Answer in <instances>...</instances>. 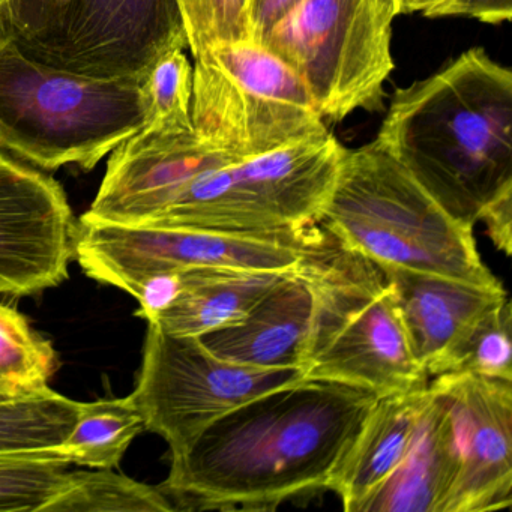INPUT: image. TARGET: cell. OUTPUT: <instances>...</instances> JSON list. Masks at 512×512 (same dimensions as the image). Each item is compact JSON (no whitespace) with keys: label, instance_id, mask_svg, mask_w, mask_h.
Returning <instances> with one entry per match:
<instances>
[{"label":"cell","instance_id":"1","mask_svg":"<svg viewBox=\"0 0 512 512\" xmlns=\"http://www.w3.org/2000/svg\"><path fill=\"white\" fill-rule=\"evenodd\" d=\"M377 395L305 379L259 395L172 457L158 485L176 511H271L328 490Z\"/></svg>","mask_w":512,"mask_h":512},{"label":"cell","instance_id":"2","mask_svg":"<svg viewBox=\"0 0 512 512\" xmlns=\"http://www.w3.org/2000/svg\"><path fill=\"white\" fill-rule=\"evenodd\" d=\"M376 145L458 223L512 194V73L484 49L395 89Z\"/></svg>","mask_w":512,"mask_h":512},{"label":"cell","instance_id":"3","mask_svg":"<svg viewBox=\"0 0 512 512\" xmlns=\"http://www.w3.org/2000/svg\"><path fill=\"white\" fill-rule=\"evenodd\" d=\"M313 295L302 370L374 395L428 385L413 355L394 290L379 263L320 226L299 265Z\"/></svg>","mask_w":512,"mask_h":512},{"label":"cell","instance_id":"4","mask_svg":"<svg viewBox=\"0 0 512 512\" xmlns=\"http://www.w3.org/2000/svg\"><path fill=\"white\" fill-rule=\"evenodd\" d=\"M319 224L379 265L503 287L482 262L473 227L446 214L376 142L344 148Z\"/></svg>","mask_w":512,"mask_h":512},{"label":"cell","instance_id":"5","mask_svg":"<svg viewBox=\"0 0 512 512\" xmlns=\"http://www.w3.org/2000/svg\"><path fill=\"white\" fill-rule=\"evenodd\" d=\"M142 80L61 70L0 35V149L43 172H91L145 124Z\"/></svg>","mask_w":512,"mask_h":512},{"label":"cell","instance_id":"6","mask_svg":"<svg viewBox=\"0 0 512 512\" xmlns=\"http://www.w3.org/2000/svg\"><path fill=\"white\" fill-rule=\"evenodd\" d=\"M332 134L205 170L148 224L253 233L317 226L343 157Z\"/></svg>","mask_w":512,"mask_h":512},{"label":"cell","instance_id":"7","mask_svg":"<svg viewBox=\"0 0 512 512\" xmlns=\"http://www.w3.org/2000/svg\"><path fill=\"white\" fill-rule=\"evenodd\" d=\"M191 122L236 160L328 133L304 80L259 41H218L194 59Z\"/></svg>","mask_w":512,"mask_h":512},{"label":"cell","instance_id":"8","mask_svg":"<svg viewBox=\"0 0 512 512\" xmlns=\"http://www.w3.org/2000/svg\"><path fill=\"white\" fill-rule=\"evenodd\" d=\"M0 35L91 76H143L161 53L188 49L176 0H0Z\"/></svg>","mask_w":512,"mask_h":512},{"label":"cell","instance_id":"9","mask_svg":"<svg viewBox=\"0 0 512 512\" xmlns=\"http://www.w3.org/2000/svg\"><path fill=\"white\" fill-rule=\"evenodd\" d=\"M394 0H301L262 41L299 74L323 121L382 109Z\"/></svg>","mask_w":512,"mask_h":512},{"label":"cell","instance_id":"10","mask_svg":"<svg viewBox=\"0 0 512 512\" xmlns=\"http://www.w3.org/2000/svg\"><path fill=\"white\" fill-rule=\"evenodd\" d=\"M319 232V224L302 233H253L79 220L76 260L92 280L137 298L151 278L187 269L293 271Z\"/></svg>","mask_w":512,"mask_h":512},{"label":"cell","instance_id":"11","mask_svg":"<svg viewBox=\"0 0 512 512\" xmlns=\"http://www.w3.org/2000/svg\"><path fill=\"white\" fill-rule=\"evenodd\" d=\"M305 379L301 368H257L226 361L200 337L176 335L148 323L134 403L145 430L184 455L200 434L241 404Z\"/></svg>","mask_w":512,"mask_h":512},{"label":"cell","instance_id":"12","mask_svg":"<svg viewBox=\"0 0 512 512\" xmlns=\"http://www.w3.org/2000/svg\"><path fill=\"white\" fill-rule=\"evenodd\" d=\"M428 382L445 413L452 479L442 512L512 503V380L445 373Z\"/></svg>","mask_w":512,"mask_h":512},{"label":"cell","instance_id":"13","mask_svg":"<svg viewBox=\"0 0 512 512\" xmlns=\"http://www.w3.org/2000/svg\"><path fill=\"white\" fill-rule=\"evenodd\" d=\"M77 227L64 187L0 149V296L23 298L64 283Z\"/></svg>","mask_w":512,"mask_h":512},{"label":"cell","instance_id":"14","mask_svg":"<svg viewBox=\"0 0 512 512\" xmlns=\"http://www.w3.org/2000/svg\"><path fill=\"white\" fill-rule=\"evenodd\" d=\"M382 268L394 290L413 355L428 376H439L446 355L461 335L481 314L508 298L503 287L478 286L391 266Z\"/></svg>","mask_w":512,"mask_h":512},{"label":"cell","instance_id":"15","mask_svg":"<svg viewBox=\"0 0 512 512\" xmlns=\"http://www.w3.org/2000/svg\"><path fill=\"white\" fill-rule=\"evenodd\" d=\"M313 295L299 266L232 325L202 335L215 355L257 368H301ZM304 371V370H302Z\"/></svg>","mask_w":512,"mask_h":512},{"label":"cell","instance_id":"16","mask_svg":"<svg viewBox=\"0 0 512 512\" xmlns=\"http://www.w3.org/2000/svg\"><path fill=\"white\" fill-rule=\"evenodd\" d=\"M427 386L380 395L368 410L328 485L344 511L359 512L403 460Z\"/></svg>","mask_w":512,"mask_h":512},{"label":"cell","instance_id":"17","mask_svg":"<svg viewBox=\"0 0 512 512\" xmlns=\"http://www.w3.org/2000/svg\"><path fill=\"white\" fill-rule=\"evenodd\" d=\"M290 271L194 268L179 272L175 299L148 323L170 334L202 337L247 316Z\"/></svg>","mask_w":512,"mask_h":512},{"label":"cell","instance_id":"18","mask_svg":"<svg viewBox=\"0 0 512 512\" xmlns=\"http://www.w3.org/2000/svg\"><path fill=\"white\" fill-rule=\"evenodd\" d=\"M451 479L445 413L427 386L403 460L359 512H442Z\"/></svg>","mask_w":512,"mask_h":512},{"label":"cell","instance_id":"19","mask_svg":"<svg viewBox=\"0 0 512 512\" xmlns=\"http://www.w3.org/2000/svg\"><path fill=\"white\" fill-rule=\"evenodd\" d=\"M142 431L145 424L131 395L101 398L82 403L76 427L58 449L76 466L116 469Z\"/></svg>","mask_w":512,"mask_h":512},{"label":"cell","instance_id":"20","mask_svg":"<svg viewBox=\"0 0 512 512\" xmlns=\"http://www.w3.org/2000/svg\"><path fill=\"white\" fill-rule=\"evenodd\" d=\"M158 487L113 469H71L67 482L44 512H172Z\"/></svg>","mask_w":512,"mask_h":512},{"label":"cell","instance_id":"21","mask_svg":"<svg viewBox=\"0 0 512 512\" xmlns=\"http://www.w3.org/2000/svg\"><path fill=\"white\" fill-rule=\"evenodd\" d=\"M82 403L53 389L0 403V455L55 449L76 427Z\"/></svg>","mask_w":512,"mask_h":512},{"label":"cell","instance_id":"22","mask_svg":"<svg viewBox=\"0 0 512 512\" xmlns=\"http://www.w3.org/2000/svg\"><path fill=\"white\" fill-rule=\"evenodd\" d=\"M58 367L55 347L16 308L0 302V386L19 397L50 389Z\"/></svg>","mask_w":512,"mask_h":512},{"label":"cell","instance_id":"23","mask_svg":"<svg viewBox=\"0 0 512 512\" xmlns=\"http://www.w3.org/2000/svg\"><path fill=\"white\" fill-rule=\"evenodd\" d=\"M71 466L58 448L0 458V512H44L67 482Z\"/></svg>","mask_w":512,"mask_h":512},{"label":"cell","instance_id":"24","mask_svg":"<svg viewBox=\"0 0 512 512\" xmlns=\"http://www.w3.org/2000/svg\"><path fill=\"white\" fill-rule=\"evenodd\" d=\"M512 316L508 298L478 317L454 344L440 374L470 373L512 380Z\"/></svg>","mask_w":512,"mask_h":512},{"label":"cell","instance_id":"25","mask_svg":"<svg viewBox=\"0 0 512 512\" xmlns=\"http://www.w3.org/2000/svg\"><path fill=\"white\" fill-rule=\"evenodd\" d=\"M143 127L152 130H184L193 127V65L185 49L167 50L143 74Z\"/></svg>","mask_w":512,"mask_h":512},{"label":"cell","instance_id":"26","mask_svg":"<svg viewBox=\"0 0 512 512\" xmlns=\"http://www.w3.org/2000/svg\"><path fill=\"white\" fill-rule=\"evenodd\" d=\"M412 13L430 19L466 17L496 26L511 20L512 0H413Z\"/></svg>","mask_w":512,"mask_h":512},{"label":"cell","instance_id":"27","mask_svg":"<svg viewBox=\"0 0 512 512\" xmlns=\"http://www.w3.org/2000/svg\"><path fill=\"white\" fill-rule=\"evenodd\" d=\"M188 49L196 59L209 46L217 43V8L215 0H176Z\"/></svg>","mask_w":512,"mask_h":512},{"label":"cell","instance_id":"28","mask_svg":"<svg viewBox=\"0 0 512 512\" xmlns=\"http://www.w3.org/2000/svg\"><path fill=\"white\" fill-rule=\"evenodd\" d=\"M301 0H247L248 38L262 43L272 28Z\"/></svg>","mask_w":512,"mask_h":512},{"label":"cell","instance_id":"29","mask_svg":"<svg viewBox=\"0 0 512 512\" xmlns=\"http://www.w3.org/2000/svg\"><path fill=\"white\" fill-rule=\"evenodd\" d=\"M479 221L485 223L488 236H490L497 250L503 251L506 256L512 253V194L500 197L496 202L488 205L482 212Z\"/></svg>","mask_w":512,"mask_h":512},{"label":"cell","instance_id":"30","mask_svg":"<svg viewBox=\"0 0 512 512\" xmlns=\"http://www.w3.org/2000/svg\"><path fill=\"white\" fill-rule=\"evenodd\" d=\"M218 41L248 38L247 0H215Z\"/></svg>","mask_w":512,"mask_h":512},{"label":"cell","instance_id":"31","mask_svg":"<svg viewBox=\"0 0 512 512\" xmlns=\"http://www.w3.org/2000/svg\"><path fill=\"white\" fill-rule=\"evenodd\" d=\"M395 7H397L398 16L401 14H412L413 0H394Z\"/></svg>","mask_w":512,"mask_h":512},{"label":"cell","instance_id":"32","mask_svg":"<svg viewBox=\"0 0 512 512\" xmlns=\"http://www.w3.org/2000/svg\"><path fill=\"white\" fill-rule=\"evenodd\" d=\"M16 398L22 397H19V395L14 394V392H11L10 389L2 388V386H0V403H2V401L16 400Z\"/></svg>","mask_w":512,"mask_h":512},{"label":"cell","instance_id":"33","mask_svg":"<svg viewBox=\"0 0 512 512\" xmlns=\"http://www.w3.org/2000/svg\"><path fill=\"white\" fill-rule=\"evenodd\" d=\"M7 455H11V454H4V455H0V458H2V457H7Z\"/></svg>","mask_w":512,"mask_h":512}]
</instances>
